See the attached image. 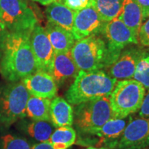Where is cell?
I'll list each match as a JSON object with an SVG mask.
<instances>
[{"mask_svg": "<svg viewBox=\"0 0 149 149\" xmlns=\"http://www.w3.org/2000/svg\"><path fill=\"white\" fill-rule=\"evenodd\" d=\"M142 12L143 22L149 17V0H134Z\"/></svg>", "mask_w": 149, "mask_h": 149, "instance_id": "obj_29", "label": "cell"}, {"mask_svg": "<svg viewBox=\"0 0 149 149\" xmlns=\"http://www.w3.org/2000/svg\"><path fill=\"white\" fill-rule=\"evenodd\" d=\"M145 94L144 87L134 79L117 81L110 95L113 118H126L139 111Z\"/></svg>", "mask_w": 149, "mask_h": 149, "instance_id": "obj_6", "label": "cell"}, {"mask_svg": "<svg viewBox=\"0 0 149 149\" xmlns=\"http://www.w3.org/2000/svg\"><path fill=\"white\" fill-rule=\"evenodd\" d=\"M51 103L49 99L31 95L26 104V116L33 120L51 121Z\"/></svg>", "mask_w": 149, "mask_h": 149, "instance_id": "obj_20", "label": "cell"}, {"mask_svg": "<svg viewBox=\"0 0 149 149\" xmlns=\"http://www.w3.org/2000/svg\"><path fill=\"white\" fill-rule=\"evenodd\" d=\"M117 81V79L102 70H79L65 93V98L70 105L76 106L94 99L109 96Z\"/></svg>", "mask_w": 149, "mask_h": 149, "instance_id": "obj_2", "label": "cell"}, {"mask_svg": "<svg viewBox=\"0 0 149 149\" xmlns=\"http://www.w3.org/2000/svg\"><path fill=\"white\" fill-rule=\"evenodd\" d=\"M29 141L24 137L6 134L0 137V149H32Z\"/></svg>", "mask_w": 149, "mask_h": 149, "instance_id": "obj_25", "label": "cell"}, {"mask_svg": "<svg viewBox=\"0 0 149 149\" xmlns=\"http://www.w3.org/2000/svg\"><path fill=\"white\" fill-rule=\"evenodd\" d=\"M44 30L55 53L70 51L76 42L72 33L51 22H47Z\"/></svg>", "mask_w": 149, "mask_h": 149, "instance_id": "obj_16", "label": "cell"}, {"mask_svg": "<svg viewBox=\"0 0 149 149\" xmlns=\"http://www.w3.org/2000/svg\"><path fill=\"white\" fill-rule=\"evenodd\" d=\"M75 12L63 3L56 1L48 5L46 9V16L48 22L72 33Z\"/></svg>", "mask_w": 149, "mask_h": 149, "instance_id": "obj_18", "label": "cell"}, {"mask_svg": "<svg viewBox=\"0 0 149 149\" xmlns=\"http://www.w3.org/2000/svg\"><path fill=\"white\" fill-rule=\"evenodd\" d=\"M77 133L71 126L57 128L48 139L54 149H68L75 142Z\"/></svg>", "mask_w": 149, "mask_h": 149, "instance_id": "obj_22", "label": "cell"}, {"mask_svg": "<svg viewBox=\"0 0 149 149\" xmlns=\"http://www.w3.org/2000/svg\"><path fill=\"white\" fill-rule=\"evenodd\" d=\"M0 24L6 33H31L38 22L27 0H0Z\"/></svg>", "mask_w": 149, "mask_h": 149, "instance_id": "obj_7", "label": "cell"}, {"mask_svg": "<svg viewBox=\"0 0 149 149\" xmlns=\"http://www.w3.org/2000/svg\"><path fill=\"white\" fill-rule=\"evenodd\" d=\"M31 95L52 100L57 94V87L50 73L37 70L22 79Z\"/></svg>", "mask_w": 149, "mask_h": 149, "instance_id": "obj_12", "label": "cell"}, {"mask_svg": "<svg viewBox=\"0 0 149 149\" xmlns=\"http://www.w3.org/2000/svg\"><path fill=\"white\" fill-rule=\"evenodd\" d=\"M86 149H109L105 147H89V148Z\"/></svg>", "mask_w": 149, "mask_h": 149, "instance_id": "obj_33", "label": "cell"}, {"mask_svg": "<svg viewBox=\"0 0 149 149\" xmlns=\"http://www.w3.org/2000/svg\"><path fill=\"white\" fill-rule=\"evenodd\" d=\"M6 36V33L3 29L1 24H0V52H1V48H2V46L3 45V42H4Z\"/></svg>", "mask_w": 149, "mask_h": 149, "instance_id": "obj_31", "label": "cell"}, {"mask_svg": "<svg viewBox=\"0 0 149 149\" xmlns=\"http://www.w3.org/2000/svg\"><path fill=\"white\" fill-rule=\"evenodd\" d=\"M79 71L70 51L55 53L50 74L53 77L57 87L61 86L67 81H74Z\"/></svg>", "mask_w": 149, "mask_h": 149, "instance_id": "obj_14", "label": "cell"}, {"mask_svg": "<svg viewBox=\"0 0 149 149\" xmlns=\"http://www.w3.org/2000/svg\"><path fill=\"white\" fill-rule=\"evenodd\" d=\"M117 18L138 36L143 16L141 8L134 0H122L120 13Z\"/></svg>", "mask_w": 149, "mask_h": 149, "instance_id": "obj_19", "label": "cell"}, {"mask_svg": "<svg viewBox=\"0 0 149 149\" xmlns=\"http://www.w3.org/2000/svg\"><path fill=\"white\" fill-rule=\"evenodd\" d=\"M133 78L149 90V50H141Z\"/></svg>", "mask_w": 149, "mask_h": 149, "instance_id": "obj_24", "label": "cell"}, {"mask_svg": "<svg viewBox=\"0 0 149 149\" xmlns=\"http://www.w3.org/2000/svg\"><path fill=\"white\" fill-rule=\"evenodd\" d=\"M74 11H78L93 5V0H57Z\"/></svg>", "mask_w": 149, "mask_h": 149, "instance_id": "obj_26", "label": "cell"}, {"mask_svg": "<svg viewBox=\"0 0 149 149\" xmlns=\"http://www.w3.org/2000/svg\"><path fill=\"white\" fill-rule=\"evenodd\" d=\"M70 52L79 70L93 71L110 66L107 42L100 35L76 41Z\"/></svg>", "mask_w": 149, "mask_h": 149, "instance_id": "obj_3", "label": "cell"}, {"mask_svg": "<svg viewBox=\"0 0 149 149\" xmlns=\"http://www.w3.org/2000/svg\"><path fill=\"white\" fill-rule=\"evenodd\" d=\"M31 33H6L1 51L0 74L8 82L24 79L37 70Z\"/></svg>", "mask_w": 149, "mask_h": 149, "instance_id": "obj_1", "label": "cell"}, {"mask_svg": "<svg viewBox=\"0 0 149 149\" xmlns=\"http://www.w3.org/2000/svg\"><path fill=\"white\" fill-rule=\"evenodd\" d=\"M149 147V118L130 119L114 149H146Z\"/></svg>", "mask_w": 149, "mask_h": 149, "instance_id": "obj_9", "label": "cell"}, {"mask_svg": "<svg viewBox=\"0 0 149 149\" xmlns=\"http://www.w3.org/2000/svg\"><path fill=\"white\" fill-rule=\"evenodd\" d=\"M102 34L109 50L110 66L116 61L126 46L139 43L138 36L117 17L106 22Z\"/></svg>", "mask_w": 149, "mask_h": 149, "instance_id": "obj_8", "label": "cell"}, {"mask_svg": "<svg viewBox=\"0 0 149 149\" xmlns=\"http://www.w3.org/2000/svg\"><path fill=\"white\" fill-rule=\"evenodd\" d=\"M33 1L40 3L42 5L48 6V5L51 4V3H52L53 2H54V1H56L57 0H33Z\"/></svg>", "mask_w": 149, "mask_h": 149, "instance_id": "obj_32", "label": "cell"}, {"mask_svg": "<svg viewBox=\"0 0 149 149\" xmlns=\"http://www.w3.org/2000/svg\"><path fill=\"white\" fill-rule=\"evenodd\" d=\"M139 115L141 117L149 118V90L145 94L142 104L139 110Z\"/></svg>", "mask_w": 149, "mask_h": 149, "instance_id": "obj_28", "label": "cell"}, {"mask_svg": "<svg viewBox=\"0 0 149 149\" xmlns=\"http://www.w3.org/2000/svg\"><path fill=\"white\" fill-rule=\"evenodd\" d=\"M30 96L22 79L0 87V127L8 129L26 116V109Z\"/></svg>", "mask_w": 149, "mask_h": 149, "instance_id": "obj_4", "label": "cell"}, {"mask_svg": "<svg viewBox=\"0 0 149 149\" xmlns=\"http://www.w3.org/2000/svg\"><path fill=\"white\" fill-rule=\"evenodd\" d=\"M111 118L110 95L78 104L73 110V124L84 135H90Z\"/></svg>", "mask_w": 149, "mask_h": 149, "instance_id": "obj_5", "label": "cell"}, {"mask_svg": "<svg viewBox=\"0 0 149 149\" xmlns=\"http://www.w3.org/2000/svg\"><path fill=\"white\" fill-rule=\"evenodd\" d=\"M106 22L93 7L76 11L72 24V34L75 41L102 33Z\"/></svg>", "mask_w": 149, "mask_h": 149, "instance_id": "obj_11", "label": "cell"}, {"mask_svg": "<svg viewBox=\"0 0 149 149\" xmlns=\"http://www.w3.org/2000/svg\"><path fill=\"white\" fill-rule=\"evenodd\" d=\"M32 149H54L48 141L40 142L33 146Z\"/></svg>", "mask_w": 149, "mask_h": 149, "instance_id": "obj_30", "label": "cell"}, {"mask_svg": "<svg viewBox=\"0 0 149 149\" xmlns=\"http://www.w3.org/2000/svg\"><path fill=\"white\" fill-rule=\"evenodd\" d=\"M138 41L142 46L149 47V17L141 25L138 34Z\"/></svg>", "mask_w": 149, "mask_h": 149, "instance_id": "obj_27", "label": "cell"}, {"mask_svg": "<svg viewBox=\"0 0 149 149\" xmlns=\"http://www.w3.org/2000/svg\"><path fill=\"white\" fill-rule=\"evenodd\" d=\"M146 149H149V147H148V148H146Z\"/></svg>", "mask_w": 149, "mask_h": 149, "instance_id": "obj_34", "label": "cell"}, {"mask_svg": "<svg viewBox=\"0 0 149 149\" xmlns=\"http://www.w3.org/2000/svg\"><path fill=\"white\" fill-rule=\"evenodd\" d=\"M122 0H93L92 6L104 22L117 17L120 13Z\"/></svg>", "mask_w": 149, "mask_h": 149, "instance_id": "obj_23", "label": "cell"}, {"mask_svg": "<svg viewBox=\"0 0 149 149\" xmlns=\"http://www.w3.org/2000/svg\"><path fill=\"white\" fill-rule=\"evenodd\" d=\"M30 41L37 70L50 73L53 66L55 51L45 30L39 24L33 30Z\"/></svg>", "mask_w": 149, "mask_h": 149, "instance_id": "obj_10", "label": "cell"}, {"mask_svg": "<svg viewBox=\"0 0 149 149\" xmlns=\"http://www.w3.org/2000/svg\"><path fill=\"white\" fill-rule=\"evenodd\" d=\"M141 52V50L138 48H130L122 51L116 61L108 68V74L117 80L133 78Z\"/></svg>", "mask_w": 149, "mask_h": 149, "instance_id": "obj_13", "label": "cell"}, {"mask_svg": "<svg viewBox=\"0 0 149 149\" xmlns=\"http://www.w3.org/2000/svg\"><path fill=\"white\" fill-rule=\"evenodd\" d=\"M130 119V116L123 119L111 118L102 127L93 131L90 135L99 137L102 143L107 145V148L114 149L117 141L122 135Z\"/></svg>", "mask_w": 149, "mask_h": 149, "instance_id": "obj_15", "label": "cell"}, {"mask_svg": "<svg viewBox=\"0 0 149 149\" xmlns=\"http://www.w3.org/2000/svg\"><path fill=\"white\" fill-rule=\"evenodd\" d=\"M23 127L30 137L39 142L48 141L55 128L51 121L33 120Z\"/></svg>", "mask_w": 149, "mask_h": 149, "instance_id": "obj_21", "label": "cell"}, {"mask_svg": "<svg viewBox=\"0 0 149 149\" xmlns=\"http://www.w3.org/2000/svg\"><path fill=\"white\" fill-rule=\"evenodd\" d=\"M51 122L56 128L71 126L73 124V109L61 97H54L50 108Z\"/></svg>", "mask_w": 149, "mask_h": 149, "instance_id": "obj_17", "label": "cell"}]
</instances>
